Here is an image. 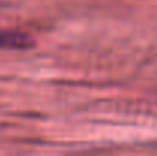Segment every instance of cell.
I'll list each match as a JSON object with an SVG mask.
<instances>
[{"instance_id": "6da1fadb", "label": "cell", "mask_w": 157, "mask_h": 156, "mask_svg": "<svg viewBox=\"0 0 157 156\" xmlns=\"http://www.w3.org/2000/svg\"><path fill=\"white\" fill-rule=\"evenodd\" d=\"M34 42L26 35L20 32H0V48H9V49H26L31 48Z\"/></svg>"}]
</instances>
